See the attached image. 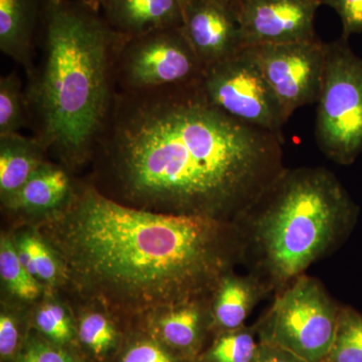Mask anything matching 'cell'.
Listing matches in <instances>:
<instances>
[{
    "mask_svg": "<svg viewBox=\"0 0 362 362\" xmlns=\"http://www.w3.org/2000/svg\"><path fill=\"white\" fill-rule=\"evenodd\" d=\"M201 82L117 90L88 182L135 209L239 223L285 170L283 136L220 110Z\"/></svg>",
    "mask_w": 362,
    "mask_h": 362,
    "instance_id": "1",
    "label": "cell"
},
{
    "mask_svg": "<svg viewBox=\"0 0 362 362\" xmlns=\"http://www.w3.org/2000/svg\"><path fill=\"white\" fill-rule=\"evenodd\" d=\"M39 225L40 237L78 293L124 314L211 302L244 258L238 223L135 209L88 181Z\"/></svg>",
    "mask_w": 362,
    "mask_h": 362,
    "instance_id": "2",
    "label": "cell"
},
{
    "mask_svg": "<svg viewBox=\"0 0 362 362\" xmlns=\"http://www.w3.org/2000/svg\"><path fill=\"white\" fill-rule=\"evenodd\" d=\"M124 37L94 0H44L37 64L25 87L33 136L73 170L89 163L117 93Z\"/></svg>",
    "mask_w": 362,
    "mask_h": 362,
    "instance_id": "3",
    "label": "cell"
},
{
    "mask_svg": "<svg viewBox=\"0 0 362 362\" xmlns=\"http://www.w3.org/2000/svg\"><path fill=\"white\" fill-rule=\"evenodd\" d=\"M359 209L324 168H286L238 223L267 290L286 287L343 242Z\"/></svg>",
    "mask_w": 362,
    "mask_h": 362,
    "instance_id": "4",
    "label": "cell"
},
{
    "mask_svg": "<svg viewBox=\"0 0 362 362\" xmlns=\"http://www.w3.org/2000/svg\"><path fill=\"white\" fill-rule=\"evenodd\" d=\"M315 138L331 160L349 165L362 153V58L341 37L326 44Z\"/></svg>",
    "mask_w": 362,
    "mask_h": 362,
    "instance_id": "5",
    "label": "cell"
},
{
    "mask_svg": "<svg viewBox=\"0 0 362 362\" xmlns=\"http://www.w3.org/2000/svg\"><path fill=\"white\" fill-rule=\"evenodd\" d=\"M342 307L315 279L300 276L280 293L257 326L259 342L291 352L305 362H324Z\"/></svg>",
    "mask_w": 362,
    "mask_h": 362,
    "instance_id": "6",
    "label": "cell"
},
{
    "mask_svg": "<svg viewBox=\"0 0 362 362\" xmlns=\"http://www.w3.org/2000/svg\"><path fill=\"white\" fill-rule=\"evenodd\" d=\"M204 74L182 28L124 37L117 54L116 84L121 92L194 84Z\"/></svg>",
    "mask_w": 362,
    "mask_h": 362,
    "instance_id": "7",
    "label": "cell"
},
{
    "mask_svg": "<svg viewBox=\"0 0 362 362\" xmlns=\"http://www.w3.org/2000/svg\"><path fill=\"white\" fill-rule=\"evenodd\" d=\"M201 86L209 101L228 115L282 135L288 119L247 47L206 68Z\"/></svg>",
    "mask_w": 362,
    "mask_h": 362,
    "instance_id": "8",
    "label": "cell"
},
{
    "mask_svg": "<svg viewBox=\"0 0 362 362\" xmlns=\"http://www.w3.org/2000/svg\"><path fill=\"white\" fill-rule=\"evenodd\" d=\"M247 47L288 120L301 107L317 104L322 89L326 44L317 40Z\"/></svg>",
    "mask_w": 362,
    "mask_h": 362,
    "instance_id": "9",
    "label": "cell"
},
{
    "mask_svg": "<svg viewBox=\"0 0 362 362\" xmlns=\"http://www.w3.org/2000/svg\"><path fill=\"white\" fill-rule=\"evenodd\" d=\"M245 45L313 42L320 0H233Z\"/></svg>",
    "mask_w": 362,
    "mask_h": 362,
    "instance_id": "10",
    "label": "cell"
},
{
    "mask_svg": "<svg viewBox=\"0 0 362 362\" xmlns=\"http://www.w3.org/2000/svg\"><path fill=\"white\" fill-rule=\"evenodd\" d=\"M182 32L204 70L246 47L230 0H192L185 4Z\"/></svg>",
    "mask_w": 362,
    "mask_h": 362,
    "instance_id": "11",
    "label": "cell"
},
{
    "mask_svg": "<svg viewBox=\"0 0 362 362\" xmlns=\"http://www.w3.org/2000/svg\"><path fill=\"white\" fill-rule=\"evenodd\" d=\"M78 182L63 164L45 161L4 204L11 213L45 218L69 204Z\"/></svg>",
    "mask_w": 362,
    "mask_h": 362,
    "instance_id": "12",
    "label": "cell"
},
{
    "mask_svg": "<svg viewBox=\"0 0 362 362\" xmlns=\"http://www.w3.org/2000/svg\"><path fill=\"white\" fill-rule=\"evenodd\" d=\"M100 6L109 25L123 37L183 25L180 0H103Z\"/></svg>",
    "mask_w": 362,
    "mask_h": 362,
    "instance_id": "13",
    "label": "cell"
},
{
    "mask_svg": "<svg viewBox=\"0 0 362 362\" xmlns=\"http://www.w3.org/2000/svg\"><path fill=\"white\" fill-rule=\"evenodd\" d=\"M44 0H0V51L25 70L35 69Z\"/></svg>",
    "mask_w": 362,
    "mask_h": 362,
    "instance_id": "14",
    "label": "cell"
},
{
    "mask_svg": "<svg viewBox=\"0 0 362 362\" xmlns=\"http://www.w3.org/2000/svg\"><path fill=\"white\" fill-rule=\"evenodd\" d=\"M266 290L256 276L242 277L228 272L211 298V322L221 332L244 327L245 321Z\"/></svg>",
    "mask_w": 362,
    "mask_h": 362,
    "instance_id": "15",
    "label": "cell"
},
{
    "mask_svg": "<svg viewBox=\"0 0 362 362\" xmlns=\"http://www.w3.org/2000/svg\"><path fill=\"white\" fill-rule=\"evenodd\" d=\"M49 153L35 136L0 137V197L2 204L23 187Z\"/></svg>",
    "mask_w": 362,
    "mask_h": 362,
    "instance_id": "16",
    "label": "cell"
},
{
    "mask_svg": "<svg viewBox=\"0 0 362 362\" xmlns=\"http://www.w3.org/2000/svg\"><path fill=\"white\" fill-rule=\"evenodd\" d=\"M211 302L182 305L163 311L158 332L165 344L182 354H192L199 349L204 327V306Z\"/></svg>",
    "mask_w": 362,
    "mask_h": 362,
    "instance_id": "17",
    "label": "cell"
},
{
    "mask_svg": "<svg viewBox=\"0 0 362 362\" xmlns=\"http://www.w3.org/2000/svg\"><path fill=\"white\" fill-rule=\"evenodd\" d=\"M30 125L28 99L16 71L0 78V137L21 133Z\"/></svg>",
    "mask_w": 362,
    "mask_h": 362,
    "instance_id": "18",
    "label": "cell"
},
{
    "mask_svg": "<svg viewBox=\"0 0 362 362\" xmlns=\"http://www.w3.org/2000/svg\"><path fill=\"white\" fill-rule=\"evenodd\" d=\"M0 276L6 289L25 301H33L40 296L42 287L39 281L21 263L16 244L2 235L0 242Z\"/></svg>",
    "mask_w": 362,
    "mask_h": 362,
    "instance_id": "19",
    "label": "cell"
},
{
    "mask_svg": "<svg viewBox=\"0 0 362 362\" xmlns=\"http://www.w3.org/2000/svg\"><path fill=\"white\" fill-rule=\"evenodd\" d=\"M16 247L21 263L39 282L52 284L58 280L59 261L39 233H25Z\"/></svg>",
    "mask_w": 362,
    "mask_h": 362,
    "instance_id": "20",
    "label": "cell"
},
{
    "mask_svg": "<svg viewBox=\"0 0 362 362\" xmlns=\"http://www.w3.org/2000/svg\"><path fill=\"white\" fill-rule=\"evenodd\" d=\"M324 362H362V314L342 307L334 340Z\"/></svg>",
    "mask_w": 362,
    "mask_h": 362,
    "instance_id": "21",
    "label": "cell"
},
{
    "mask_svg": "<svg viewBox=\"0 0 362 362\" xmlns=\"http://www.w3.org/2000/svg\"><path fill=\"white\" fill-rule=\"evenodd\" d=\"M256 334V329L246 326L221 333L204 354V362H252L259 346Z\"/></svg>",
    "mask_w": 362,
    "mask_h": 362,
    "instance_id": "22",
    "label": "cell"
},
{
    "mask_svg": "<svg viewBox=\"0 0 362 362\" xmlns=\"http://www.w3.org/2000/svg\"><path fill=\"white\" fill-rule=\"evenodd\" d=\"M78 338L94 356L108 354L117 341V332L111 321L103 314L92 312L81 319Z\"/></svg>",
    "mask_w": 362,
    "mask_h": 362,
    "instance_id": "23",
    "label": "cell"
},
{
    "mask_svg": "<svg viewBox=\"0 0 362 362\" xmlns=\"http://www.w3.org/2000/svg\"><path fill=\"white\" fill-rule=\"evenodd\" d=\"M35 322L37 329L56 344H66L73 338L74 329L70 317L61 305H42L35 314Z\"/></svg>",
    "mask_w": 362,
    "mask_h": 362,
    "instance_id": "24",
    "label": "cell"
},
{
    "mask_svg": "<svg viewBox=\"0 0 362 362\" xmlns=\"http://www.w3.org/2000/svg\"><path fill=\"white\" fill-rule=\"evenodd\" d=\"M339 16L343 37L362 33V0H320Z\"/></svg>",
    "mask_w": 362,
    "mask_h": 362,
    "instance_id": "25",
    "label": "cell"
},
{
    "mask_svg": "<svg viewBox=\"0 0 362 362\" xmlns=\"http://www.w3.org/2000/svg\"><path fill=\"white\" fill-rule=\"evenodd\" d=\"M18 362H74V359L56 343L33 340L21 352Z\"/></svg>",
    "mask_w": 362,
    "mask_h": 362,
    "instance_id": "26",
    "label": "cell"
},
{
    "mask_svg": "<svg viewBox=\"0 0 362 362\" xmlns=\"http://www.w3.org/2000/svg\"><path fill=\"white\" fill-rule=\"evenodd\" d=\"M121 362H178L177 358L159 343L143 340L131 345Z\"/></svg>",
    "mask_w": 362,
    "mask_h": 362,
    "instance_id": "27",
    "label": "cell"
},
{
    "mask_svg": "<svg viewBox=\"0 0 362 362\" xmlns=\"http://www.w3.org/2000/svg\"><path fill=\"white\" fill-rule=\"evenodd\" d=\"M20 344V328L16 318L6 312L0 315V356L9 361L16 354Z\"/></svg>",
    "mask_w": 362,
    "mask_h": 362,
    "instance_id": "28",
    "label": "cell"
},
{
    "mask_svg": "<svg viewBox=\"0 0 362 362\" xmlns=\"http://www.w3.org/2000/svg\"><path fill=\"white\" fill-rule=\"evenodd\" d=\"M252 362H305L287 350L275 345L259 342L257 356Z\"/></svg>",
    "mask_w": 362,
    "mask_h": 362,
    "instance_id": "29",
    "label": "cell"
},
{
    "mask_svg": "<svg viewBox=\"0 0 362 362\" xmlns=\"http://www.w3.org/2000/svg\"><path fill=\"white\" fill-rule=\"evenodd\" d=\"M192 1V0H180L181 4H182V6H185V4H188V2Z\"/></svg>",
    "mask_w": 362,
    "mask_h": 362,
    "instance_id": "30",
    "label": "cell"
},
{
    "mask_svg": "<svg viewBox=\"0 0 362 362\" xmlns=\"http://www.w3.org/2000/svg\"><path fill=\"white\" fill-rule=\"evenodd\" d=\"M94 1H98L99 2V4H101V2L103 1V0H94Z\"/></svg>",
    "mask_w": 362,
    "mask_h": 362,
    "instance_id": "31",
    "label": "cell"
},
{
    "mask_svg": "<svg viewBox=\"0 0 362 362\" xmlns=\"http://www.w3.org/2000/svg\"><path fill=\"white\" fill-rule=\"evenodd\" d=\"M230 1H233V0H230Z\"/></svg>",
    "mask_w": 362,
    "mask_h": 362,
    "instance_id": "32",
    "label": "cell"
}]
</instances>
